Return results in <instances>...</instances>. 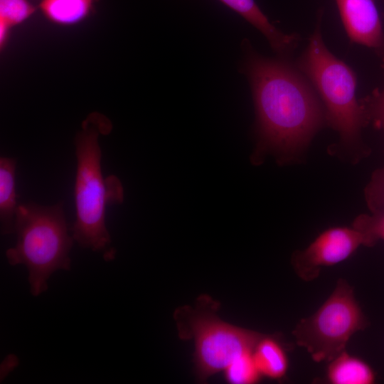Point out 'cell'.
<instances>
[{"mask_svg":"<svg viewBox=\"0 0 384 384\" xmlns=\"http://www.w3.org/2000/svg\"><path fill=\"white\" fill-rule=\"evenodd\" d=\"M350 40L384 56V33L375 0H336Z\"/></svg>","mask_w":384,"mask_h":384,"instance_id":"8","label":"cell"},{"mask_svg":"<svg viewBox=\"0 0 384 384\" xmlns=\"http://www.w3.org/2000/svg\"><path fill=\"white\" fill-rule=\"evenodd\" d=\"M322 11L308 45L296 61V67L309 80L324 103L326 123L348 149L362 148L361 132L368 122L356 96L357 80L353 70L337 58L322 38Z\"/></svg>","mask_w":384,"mask_h":384,"instance_id":"3","label":"cell"},{"mask_svg":"<svg viewBox=\"0 0 384 384\" xmlns=\"http://www.w3.org/2000/svg\"><path fill=\"white\" fill-rule=\"evenodd\" d=\"M368 325L353 287L340 278L324 304L313 314L302 319L292 334L297 345L304 348L313 361L329 362L346 350L354 334Z\"/></svg>","mask_w":384,"mask_h":384,"instance_id":"5","label":"cell"},{"mask_svg":"<svg viewBox=\"0 0 384 384\" xmlns=\"http://www.w3.org/2000/svg\"><path fill=\"white\" fill-rule=\"evenodd\" d=\"M18 361L14 355L8 356L1 366V377L3 379L18 365Z\"/></svg>","mask_w":384,"mask_h":384,"instance_id":"19","label":"cell"},{"mask_svg":"<svg viewBox=\"0 0 384 384\" xmlns=\"http://www.w3.org/2000/svg\"><path fill=\"white\" fill-rule=\"evenodd\" d=\"M361 245L368 246L364 235L354 228L335 227L326 230L303 250L292 256L296 274L305 282L316 279L323 267L348 259Z\"/></svg>","mask_w":384,"mask_h":384,"instance_id":"7","label":"cell"},{"mask_svg":"<svg viewBox=\"0 0 384 384\" xmlns=\"http://www.w3.org/2000/svg\"><path fill=\"white\" fill-rule=\"evenodd\" d=\"M112 129L110 122L99 113L90 114L82 122L75 138L76 173L74 184L75 220L73 237L83 248L101 252L105 260L114 257L115 250L106 226L107 206L121 204L124 191L119 179L104 177L100 135Z\"/></svg>","mask_w":384,"mask_h":384,"instance_id":"2","label":"cell"},{"mask_svg":"<svg viewBox=\"0 0 384 384\" xmlns=\"http://www.w3.org/2000/svg\"><path fill=\"white\" fill-rule=\"evenodd\" d=\"M364 196L371 213L384 210V166L374 171Z\"/></svg>","mask_w":384,"mask_h":384,"instance_id":"17","label":"cell"},{"mask_svg":"<svg viewBox=\"0 0 384 384\" xmlns=\"http://www.w3.org/2000/svg\"><path fill=\"white\" fill-rule=\"evenodd\" d=\"M14 233L17 240L6 252L7 261L13 266L26 265L31 292L38 296L48 289L47 281L54 272L70 269L74 238L68 233L63 203H19Z\"/></svg>","mask_w":384,"mask_h":384,"instance_id":"4","label":"cell"},{"mask_svg":"<svg viewBox=\"0 0 384 384\" xmlns=\"http://www.w3.org/2000/svg\"><path fill=\"white\" fill-rule=\"evenodd\" d=\"M242 71L256 112L257 144L251 156L258 164L272 154L285 163L302 152L326 121L325 110L305 75L287 58L258 53L243 42Z\"/></svg>","mask_w":384,"mask_h":384,"instance_id":"1","label":"cell"},{"mask_svg":"<svg viewBox=\"0 0 384 384\" xmlns=\"http://www.w3.org/2000/svg\"><path fill=\"white\" fill-rule=\"evenodd\" d=\"M238 13L266 38L272 49L279 56L287 58L297 48L299 37L287 34L277 28L262 11L255 0H219Z\"/></svg>","mask_w":384,"mask_h":384,"instance_id":"9","label":"cell"},{"mask_svg":"<svg viewBox=\"0 0 384 384\" xmlns=\"http://www.w3.org/2000/svg\"><path fill=\"white\" fill-rule=\"evenodd\" d=\"M382 68L384 71V56H383ZM361 103L364 109L368 121L371 120L374 124L384 132V87L381 90H375Z\"/></svg>","mask_w":384,"mask_h":384,"instance_id":"18","label":"cell"},{"mask_svg":"<svg viewBox=\"0 0 384 384\" xmlns=\"http://www.w3.org/2000/svg\"><path fill=\"white\" fill-rule=\"evenodd\" d=\"M190 322L195 361L201 380L225 368L237 357L253 352L263 334L225 323L213 314L195 315Z\"/></svg>","mask_w":384,"mask_h":384,"instance_id":"6","label":"cell"},{"mask_svg":"<svg viewBox=\"0 0 384 384\" xmlns=\"http://www.w3.org/2000/svg\"><path fill=\"white\" fill-rule=\"evenodd\" d=\"M375 377L367 363L346 350L329 361L326 369V378L332 384H372Z\"/></svg>","mask_w":384,"mask_h":384,"instance_id":"11","label":"cell"},{"mask_svg":"<svg viewBox=\"0 0 384 384\" xmlns=\"http://www.w3.org/2000/svg\"><path fill=\"white\" fill-rule=\"evenodd\" d=\"M94 0H41L40 9L53 23L71 26L85 19L90 12Z\"/></svg>","mask_w":384,"mask_h":384,"instance_id":"13","label":"cell"},{"mask_svg":"<svg viewBox=\"0 0 384 384\" xmlns=\"http://www.w3.org/2000/svg\"><path fill=\"white\" fill-rule=\"evenodd\" d=\"M352 227L364 235L368 247L375 245L379 240H384V210L358 215Z\"/></svg>","mask_w":384,"mask_h":384,"instance_id":"15","label":"cell"},{"mask_svg":"<svg viewBox=\"0 0 384 384\" xmlns=\"http://www.w3.org/2000/svg\"><path fill=\"white\" fill-rule=\"evenodd\" d=\"M224 371L226 380L233 384H252L259 381L262 377L255 363L253 352L237 357Z\"/></svg>","mask_w":384,"mask_h":384,"instance_id":"14","label":"cell"},{"mask_svg":"<svg viewBox=\"0 0 384 384\" xmlns=\"http://www.w3.org/2000/svg\"><path fill=\"white\" fill-rule=\"evenodd\" d=\"M33 11L28 0H0V24L11 28L26 21Z\"/></svg>","mask_w":384,"mask_h":384,"instance_id":"16","label":"cell"},{"mask_svg":"<svg viewBox=\"0 0 384 384\" xmlns=\"http://www.w3.org/2000/svg\"><path fill=\"white\" fill-rule=\"evenodd\" d=\"M253 356L262 376L280 379L286 375L288 358L284 348L275 338L263 335L254 349Z\"/></svg>","mask_w":384,"mask_h":384,"instance_id":"12","label":"cell"},{"mask_svg":"<svg viewBox=\"0 0 384 384\" xmlns=\"http://www.w3.org/2000/svg\"><path fill=\"white\" fill-rule=\"evenodd\" d=\"M16 159L0 158V228L2 235L14 233L17 203L16 191Z\"/></svg>","mask_w":384,"mask_h":384,"instance_id":"10","label":"cell"}]
</instances>
